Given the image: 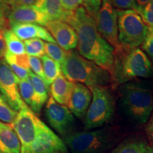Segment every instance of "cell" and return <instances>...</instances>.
<instances>
[{
	"instance_id": "6da1fadb",
	"label": "cell",
	"mask_w": 153,
	"mask_h": 153,
	"mask_svg": "<svg viewBox=\"0 0 153 153\" xmlns=\"http://www.w3.org/2000/svg\"><path fill=\"white\" fill-rule=\"evenodd\" d=\"M65 22L75 30L79 54L111 74L114 49L99 33L94 19L81 6L75 11H70Z\"/></svg>"
},
{
	"instance_id": "7a4b0ae2",
	"label": "cell",
	"mask_w": 153,
	"mask_h": 153,
	"mask_svg": "<svg viewBox=\"0 0 153 153\" xmlns=\"http://www.w3.org/2000/svg\"><path fill=\"white\" fill-rule=\"evenodd\" d=\"M118 108L132 125H145L153 112V91L138 82L124 83L119 88Z\"/></svg>"
},
{
	"instance_id": "3957f363",
	"label": "cell",
	"mask_w": 153,
	"mask_h": 153,
	"mask_svg": "<svg viewBox=\"0 0 153 153\" xmlns=\"http://www.w3.org/2000/svg\"><path fill=\"white\" fill-rule=\"evenodd\" d=\"M112 84H124L137 78H150L153 75V65L149 57L139 48L115 51Z\"/></svg>"
},
{
	"instance_id": "277c9868",
	"label": "cell",
	"mask_w": 153,
	"mask_h": 153,
	"mask_svg": "<svg viewBox=\"0 0 153 153\" xmlns=\"http://www.w3.org/2000/svg\"><path fill=\"white\" fill-rule=\"evenodd\" d=\"M60 68L61 72L69 81L83 84L89 89L112 84L109 72L81 56L77 51H67Z\"/></svg>"
},
{
	"instance_id": "5b68a950",
	"label": "cell",
	"mask_w": 153,
	"mask_h": 153,
	"mask_svg": "<svg viewBox=\"0 0 153 153\" xmlns=\"http://www.w3.org/2000/svg\"><path fill=\"white\" fill-rule=\"evenodd\" d=\"M120 135L114 128L106 127L82 132H72L62 141L71 153H106L114 148Z\"/></svg>"
},
{
	"instance_id": "8992f818",
	"label": "cell",
	"mask_w": 153,
	"mask_h": 153,
	"mask_svg": "<svg viewBox=\"0 0 153 153\" xmlns=\"http://www.w3.org/2000/svg\"><path fill=\"white\" fill-rule=\"evenodd\" d=\"M89 89L92 98L85 117L86 131L99 128L108 123L115 109L114 97L108 85L97 86Z\"/></svg>"
},
{
	"instance_id": "52a82bcc",
	"label": "cell",
	"mask_w": 153,
	"mask_h": 153,
	"mask_svg": "<svg viewBox=\"0 0 153 153\" xmlns=\"http://www.w3.org/2000/svg\"><path fill=\"white\" fill-rule=\"evenodd\" d=\"M118 15V38L124 48H135L144 42L149 28L135 10H116Z\"/></svg>"
},
{
	"instance_id": "ba28073f",
	"label": "cell",
	"mask_w": 153,
	"mask_h": 153,
	"mask_svg": "<svg viewBox=\"0 0 153 153\" xmlns=\"http://www.w3.org/2000/svg\"><path fill=\"white\" fill-rule=\"evenodd\" d=\"M43 122L38 118L27 105L19 111L11 126L21 143V153H26L37 137Z\"/></svg>"
},
{
	"instance_id": "9c48e42d",
	"label": "cell",
	"mask_w": 153,
	"mask_h": 153,
	"mask_svg": "<svg viewBox=\"0 0 153 153\" xmlns=\"http://www.w3.org/2000/svg\"><path fill=\"white\" fill-rule=\"evenodd\" d=\"M97 30L101 36L114 48L120 49L118 38V15L110 0H102L101 8L95 19Z\"/></svg>"
},
{
	"instance_id": "30bf717a",
	"label": "cell",
	"mask_w": 153,
	"mask_h": 153,
	"mask_svg": "<svg viewBox=\"0 0 153 153\" xmlns=\"http://www.w3.org/2000/svg\"><path fill=\"white\" fill-rule=\"evenodd\" d=\"M19 79L11 70L7 62L0 60V93L9 106L19 111L26 104L21 97L19 90Z\"/></svg>"
},
{
	"instance_id": "8fae6325",
	"label": "cell",
	"mask_w": 153,
	"mask_h": 153,
	"mask_svg": "<svg viewBox=\"0 0 153 153\" xmlns=\"http://www.w3.org/2000/svg\"><path fill=\"white\" fill-rule=\"evenodd\" d=\"M45 113L50 126L62 137L74 132L73 114L68 106L59 104L51 96L47 101Z\"/></svg>"
},
{
	"instance_id": "7c38bea8",
	"label": "cell",
	"mask_w": 153,
	"mask_h": 153,
	"mask_svg": "<svg viewBox=\"0 0 153 153\" xmlns=\"http://www.w3.org/2000/svg\"><path fill=\"white\" fill-rule=\"evenodd\" d=\"M55 151L68 152L62 140L43 123L37 137L26 153H51Z\"/></svg>"
},
{
	"instance_id": "4fadbf2b",
	"label": "cell",
	"mask_w": 153,
	"mask_h": 153,
	"mask_svg": "<svg viewBox=\"0 0 153 153\" xmlns=\"http://www.w3.org/2000/svg\"><path fill=\"white\" fill-rule=\"evenodd\" d=\"M45 26L59 46L64 51H72L77 46L76 31L68 23L63 21H50Z\"/></svg>"
},
{
	"instance_id": "5bb4252c",
	"label": "cell",
	"mask_w": 153,
	"mask_h": 153,
	"mask_svg": "<svg viewBox=\"0 0 153 153\" xmlns=\"http://www.w3.org/2000/svg\"><path fill=\"white\" fill-rule=\"evenodd\" d=\"M8 20L10 23H24L36 24L41 26H46L50 19L35 6H14L11 8L8 14Z\"/></svg>"
},
{
	"instance_id": "9a60e30c",
	"label": "cell",
	"mask_w": 153,
	"mask_h": 153,
	"mask_svg": "<svg viewBox=\"0 0 153 153\" xmlns=\"http://www.w3.org/2000/svg\"><path fill=\"white\" fill-rule=\"evenodd\" d=\"M92 94L89 88L81 83H75L68 108L73 116L84 119L91 104Z\"/></svg>"
},
{
	"instance_id": "2e32d148",
	"label": "cell",
	"mask_w": 153,
	"mask_h": 153,
	"mask_svg": "<svg viewBox=\"0 0 153 153\" xmlns=\"http://www.w3.org/2000/svg\"><path fill=\"white\" fill-rule=\"evenodd\" d=\"M9 26L11 30L22 41L38 38L49 43H56V41L48 30L41 25L24 23H10Z\"/></svg>"
},
{
	"instance_id": "e0dca14e",
	"label": "cell",
	"mask_w": 153,
	"mask_h": 153,
	"mask_svg": "<svg viewBox=\"0 0 153 153\" xmlns=\"http://www.w3.org/2000/svg\"><path fill=\"white\" fill-rule=\"evenodd\" d=\"M75 83L69 81L61 73L51 85L50 91L53 99L63 106H68Z\"/></svg>"
},
{
	"instance_id": "ac0fdd59",
	"label": "cell",
	"mask_w": 153,
	"mask_h": 153,
	"mask_svg": "<svg viewBox=\"0 0 153 153\" xmlns=\"http://www.w3.org/2000/svg\"><path fill=\"white\" fill-rule=\"evenodd\" d=\"M108 153H153V146L143 137H131L116 145Z\"/></svg>"
},
{
	"instance_id": "d6986e66",
	"label": "cell",
	"mask_w": 153,
	"mask_h": 153,
	"mask_svg": "<svg viewBox=\"0 0 153 153\" xmlns=\"http://www.w3.org/2000/svg\"><path fill=\"white\" fill-rule=\"evenodd\" d=\"M29 78L33 85L34 91L33 100L30 108L33 113L39 114L42 107L48 99V86L43 79L36 75L30 70Z\"/></svg>"
},
{
	"instance_id": "ffe728a7",
	"label": "cell",
	"mask_w": 153,
	"mask_h": 153,
	"mask_svg": "<svg viewBox=\"0 0 153 153\" xmlns=\"http://www.w3.org/2000/svg\"><path fill=\"white\" fill-rule=\"evenodd\" d=\"M34 6L46 15L51 21L65 22L70 12L65 10L61 0H36Z\"/></svg>"
},
{
	"instance_id": "44dd1931",
	"label": "cell",
	"mask_w": 153,
	"mask_h": 153,
	"mask_svg": "<svg viewBox=\"0 0 153 153\" xmlns=\"http://www.w3.org/2000/svg\"><path fill=\"white\" fill-rule=\"evenodd\" d=\"M21 143L11 126L3 124L0 128V153H21Z\"/></svg>"
},
{
	"instance_id": "7402d4cb",
	"label": "cell",
	"mask_w": 153,
	"mask_h": 153,
	"mask_svg": "<svg viewBox=\"0 0 153 153\" xmlns=\"http://www.w3.org/2000/svg\"><path fill=\"white\" fill-rule=\"evenodd\" d=\"M4 38L8 52L14 55L26 54L24 43L17 37L12 30L7 28L4 30Z\"/></svg>"
},
{
	"instance_id": "603a6c76",
	"label": "cell",
	"mask_w": 153,
	"mask_h": 153,
	"mask_svg": "<svg viewBox=\"0 0 153 153\" xmlns=\"http://www.w3.org/2000/svg\"><path fill=\"white\" fill-rule=\"evenodd\" d=\"M41 62L43 64L45 82L49 86L61 74L60 65L47 55L42 57Z\"/></svg>"
},
{
	"instance_id": "cb8c5ba5",
	"label": "cell",
	"mask_w": 153,
	"mask_h": 153,
	"mask_svg": "<svg viewBox=\"0 0 153 153\" xmlns=\"http://www.w3.org/2000/svg\"><path fill=\"white\" fill-rule=\"evenodd\" d=\"M26 53L30 56L43 57L45 54V43L41 39L33 38L24 41Z\"/></svg>"
},
{
	"instance_id": "d4e9b609",
	"label": "cell",
	"mask_w": 153,
	"mask_h": 153,
	"mask_svg": "<svg viewBox=\"0 0 153 153\" xmlns=\"http://www.w3.org/2000/svg\"><path fill=\"white\" fill-rule=\"evenodd\" d=\"M18 112L13 109L0 93V120L11 125L16 119Z\"/></svg>"
},
{
	"instance_id": "484cf974",
	"label": "cell",
	"mask_w": 153,
	"mask_h": 153,
	"mask_svg": "<svg viewBox=\"0 0 153 153\" xmlns=\"http://www.w3.org/2000/svg\"><path fill=\"white\" fill-rule=\"evenodd\" d=\"M19 90L21 97L27 106H31L33 100V87L30 78L28 79L20 80L19 82Z\"/></svg>"
},
{
	"instance_id": "4316f807",
	"label": "cell",
	"mask_w": 153,
	"mask_h": 153,
	"mask_svg": "<svg viewBox=\"0 0 153 153\" xmlns=\"http://www.w3.org/2000/svg\"><path fill=\"white\" fill-rule=\"evenodd\" d=\"M45 52L48 57L56 61L60 65L64 61L67 55V51L53 43H45Z\"/></svg>"
},
{
	"instance_id": "83f0119b",
	"label": "cell",
	"mask_w": 153,
	"mask_h": 153,
	"mask_svg": "<svg viewBox=\"0 0 153 153\" xmlns=\"http://www.w3.org/2000/svg\"><path fill=\"white\" fill-rule=\"evenodd\" d=\"M4 57V60L7 62V64H14L26 69V70H30L29 62H28L29 56L27 54L14 55L7 51Z\"/></svg>"
},
{
	"instance_id": "f1b7e54d",
	"label": "cell",
	"mask_w": 153,
	"mask_h": 153,
	"mask_svg": "<svg viewBox=\"0 0 153 153\" xmlns=\"http://www.w3.org/2000/svg\"><path fill=\"white\" fill-rule=\"evenodd\" d=\"M101 4L102 0H84L82 7L85 9L86 12L95 20Z\"/></svg>"
},
{
	"instance_id": "f546056e",
	"label": "cell",
	"mask_w": 153,
	"mask_h": 153,
	"mask_svg": "<svg viewBox=\"0 0 153 153\" xmlns=\"http://www.w3.org/2000/svg\"><path fill=\"white\" fill-rule=\"evenodd\" d=\"M148 28H153V0L137 12Z\"/></svg>"
},
{
	"instance_id": "4dcf8cb0",
	"label": "cell",
	"mask_w": 153,
	"mask_h": 153,
	"mask_svg": "<svg viewBox=\"0 0 153 153\" xmlns=\"http://www.w3.org/2000/svg\"><path fill=\"white\" fill-rule=\"evenodd\" d=\"M28 62H29L30 68L31 69L30 71L45 81V76H44L43 64L41 60L37 57L29 56Z\"/></svg>"
},
{
	"instance_id": "1f68e13d",
	"label": "cell",
	"mask_w": 153,
	"mask_h": 153,
	"mask_svg": "<svg viewBox=\"0 0 153 153\" xmlns=\"http://www.w3.org/2000/svg\"><path fill=\"white\" fill-rule=\"evenodd\" d=\"M143 52L153 61V28H149L148 34L142 44Z\"/></svg>"
},
{
	"instance_id": "d6a6232c",
	"label": "cell",
	"mask_w": 153,
	"mask_h": 153,
	"mask_svg": "<svg viewBox=\"0 0 153 153\" xmlns=\"http://www.w3.org/2000/svg\"><path fill=\"white\" fill-rule=\"evenodd\" d=\"M10 6L6 4L1 0H0V28L7 29L9 26L8 20V14L11 10Z\"/></svg>"
},
{
	"instance_id": "836d02e7",
	"label": "cell",
	"mask_w": 153,
	"mask_h": 153,
	"mask_svg": "<svg viewBox=\"0 0 153 153\" xmlns=\"http://www.w3.org/2000/svg\"><path fill=\"white\" fill-rule=\"evenodd\" d=\"M113 7H116L117 10H135V1L134 0H110Z\"/></svg>"
},
{
	"instance_id": "e575fe53",
	"label": "cell",
	"mask_w": 153,
	"mask_h": 153,
	"mask_svg": "<svg viewBox=\"0 0 153 153\" xmlns=\"http://www.w3.org/2000/svg\"><path fill=\"white\" fill-rule=\"evenodd\" d=\"M10 68L11 69L14 73L16 74L17 77L20 80L28 79L29 78V72L30 70H26V69L21 68L18 65L14 64H8Z\"/></svg>"
},
{
	"instance_id": "d590c367",
	"label": "cell",
	"mask_w": 153,
	"mask_h": 153,
	"mask_svg": "<svg viewBox=\"0 0 153 153\" xmlns=\"http://www.w3.org/2000/svg\"><path fill=\"white\" fill-rule=\"evenodd\" d=\"M84 0H61L64 9L67 11H74L81 7Z\"/></svg>"
},
{
	"instance_id": "8d00e7d4",
	"label": "cell",
	"mask_w": 153,
	"mask_h": 153,
	"mask_svg": "<svg viewBox=\"0 0 153 153\" xmlns=\"http://www.w3.org/2000/svg\"><path fill=\"white\" fill-rule=\"evenodd\" d=\"M145 131H146V134L148 138L153 143V112L148 123H146Z\"/></svg>"
},
{
	"instance_id": "74e56055",
	"label": "cell",
	"mask_w": 153,
	"mask_h": 153,
	"mask_svg": "<svg viewBox=\"0 0 153 153\" xmlns=\"http://www.w3.org/2000/svg\"><path fill=\"white\" fill-rule=\"evenodd\" d=\"M6 52H7V47L4 38V29L0 28V60L3 59Z\"/></svg>"
},
{
	"instance_id": "f35d334b",
	"label": "cell",
	"mask_w": 153,
	"mask_h": 153,
	"mask_svg": "<svg viewBox=\"0 0 153 153\" xmlns=\"http://www.w3.org/2000/svg\"><path fill=\"white\" fill-rule=\"evenodd\" d=\"M151 1H152V0H134L135 7V11L137 13L141 9L143 8L145 5L148 4L149 2H150Z\"/></svg>"
},
{
	"instance_id": "ab89813d",
	"label": "cell",
	"mask_w": 153,
	"mask_h": 153,
	"mask_svg": "<svg viewBox=\"0 0 153 153\" xmlns=\"http://www.w3.org/2000/svg\"><path fill=\"white\" fill-rule=\"evenodd\" d=\"M36 0H16V5L19 6H33Z\"/></svg>"
},
{
	"instance_id": "60d3db41",
	"label": "cell",
	"mask_w": 153,
	"mask_h": 153,
	"mask_svg": "<svg viewBox=\"0 0 153 153\" xmlns=\"http://www.w3.org/2000/svg\"><path fill=\"white\" fill-rule=\"evenodd\" d=\"M4 3H5L6 4L10 6L11 7L16 6V0H1Z\"/></svg>"
},
{
	"instance_id": "b9f144b4",
	"label": "cell",
	"mask_w": 153,
	"mask_h": 153,
	"mask_svg": "<svg viewBox=\"0 0 153 153\" xmlns=\"http://www.w3.org/2000/svg\"><path fill=\"white\" fill-rule=\"evenodd\" d=\"M51 153H68V152H60V151H55V152H52Z\"/></svg>"
},
{
	"instance_id": "7bdbcfd3",
	"label": "cell",
	"mask_w": 153,
	"mask_h": 153,
	"mask_svg": "<svg viewBox=\"0 0 153 153\" xmlns=\"http://www.w3.org/2000/svg\"><path fill=\"white\" fill-rule=\"evenodd\" d=\"M3 123H1V122H0V128H1V127H2V126H3Z\"/></svg>"
}]
</instances>
